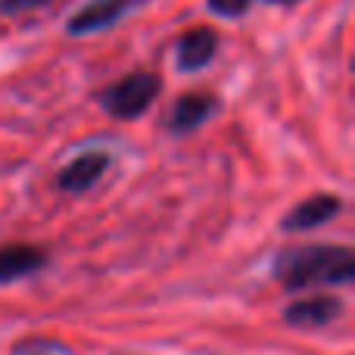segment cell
Listing matches in <instances>:
<instances>
[{
	"instance_id": "1",
	"label": "cell",
	"mask_w": 355,
	"mask_h": 355,
	"mask_svg": "<svg viewBox=\"0 0 355 355\" xmlns=\"http://www.w3.org/2000/svg\"><path fill=\"white\" fill-rule=\"evenodd\" d=\"M271 275L284 290L337 287V284H349L355 277V256L349 246L340 243L287 246L277 252Z\"/></svg>"
},
{
	"instance_id": "2",
	"label": "cell",
	"mask_w": 355,
	"mask_h": 355,
	"mask_svg": "<svg viewBox=\"0 0 355 355\" xmlns=\"http://www.w3.org/2000/svg\"><path fill=\"white\" fill-rule=\"evenodd\" d=\"M162 91L159 75L153 72H131L112 87L100 94V103L112 119H141L156 103Z\"/></svg>"
},
{
	"instance_id": "3",
	"label": "cell",
	"mask_w": 355,
	"mask_h": 355,
	"mask_svg": "<svg viewBox=\"0 0 355 355\" xmlns=\"http://www.w3.org/2000/svg\"><path fill=\"white\" fill-rule=\"evenodd\" d=\"M178 53V69L181 72H200L218 53V31L209 25H193L190 31H184L175 44Z\"/></svg>"
},
{
	"instance_id": "4",
	"label": "cell",
	"mask_w": 355,
	"mask_h": 355,
	"mask_svg": "<svg viewBox=\"0 0 355 355\" xmlns=\"http://www.w3.org/2000/svg\"><path fill=\"white\" fill-rule=\"evenodd\" d=\"M110 162H112L110 153H103V150H91V153L75 156L66 168L56 172V187L62 193H85V190H91L106 175Z\"/></svg>"
},
{
	"instance_id": "5",
	"label": "cell",
	"mask_w": 355,
	"mask_h": 355,
	"mask_svg": "<svg viewBox=\"0 0 355 355\" xmlns=\"http://www.w3.org/2000/svg\"><path fill=\"white\" fill-rule=\"evenodd\" d=\"M343 212V200L337 193H315L309 200H302L300 206H293L287 215H284L281 227L290 234H300V231H312V227L324 225V221L337 218Z\"/></svg>"
},
{
	"instance_id": "6",
	"label": "cell",
	"mask_w": 355,
	"mask_h": 355,
	"mask_svg": "<svg viewBox=\"0 0 355 355\" xmlns=\"http://www.w3.org/2000/svg\"><path fill=\"white\" fill-rule=\"evenodd\" d=\"M340 315H343V302H340L337 296H327V293L309 296V300H296L284 309V321H287L290 327H309V331L331 324V321H337Z\"/></svg>"
},
{
	"instance_id": "7",
	"label": "cell",
	"mask_w": 355,
	"mask_h": 355,
	"mask_svg": "<svg viewBox=\"0 0 355 355\" xmlns=\"http://www.w3.org/2000/svg\"><path fill=\"white\" fill-rule=\"evenodd\" d=\"M131 6H135V0H91L85 10H78L69 19L66 31L72 37L91 35V31H103V28H110V25H116Z\"/></svg>"
},
{
	"instance_id": "8",
	"label": "cell",
	"mask_w": 355,
	"mask_h": 355,
	"mask_svg": "<svg viewBox=\"0 0 355 355\" xmlns=\"http://www.w3.org/2000/svg\"><path fill=\"white\" fill-rule=\"evenodd\" d=\"M44 265H47V252L41 246H31V243L0 246V284H12L28 275H37Z\"/></svg>"
},
{
	"instance_id": "9",
	"label": "cell",
	"mask_w": 355,
	"mask_h": 355,
	"mask_svg": "<svg viewBox=\"0 0 355 355\" xmlns=\"http://www.w3.org/2000/svg\"><path fill=\"white\" fill-rule=\"evenodd\" d=\"M212 112H215V97L212 94H200V91L184 94V97H178L175 106H172L168 128H172V135H190V131L200 128Z\"/></svg>"
},
{
	"instance_id": "10",
	"label": "cell",
	"mask_w": 355,
	"mask_h": 355,
	"mask_svg": "<svg viewBox=\"0 0 355 355\" xmlns=\"http://www.w3.org/2000/svg\"><path fill=\"white\" fill-rule=\"evenodd\" d=\"M206 6L212 12H218V16L234 19V16H243V12L252 6V0H206Z\"/></svg>"
},
{
	"instance_id": "11",
	"label": "cell",
	"mask_w": 355,
	"mask_h": 355,
	"mask_svg": "<svg viewBox=\"0 0 355 355\" xmlns=\"http://www.w3.org/2000/svg\"><path fill=\"white\" fill-rule=\"evenodd\" d=\"M53 3V0H0V12L3 16H16V12H31L41 10V6Z\"/></svg>"
},
{
	"instance_id": "12",
	"label": "cell",
	"mask_w": 355,
	"mask_h": 355,
	"mask_svg": "<svg viewBox=\"0 0 355 355\" xmlns=\"http://www.w3.org/2000/svg\"><path fill=\"white\" fill-rule=\"evenodd\" d=\"M268 3H284L287 6V3H296V0H268Z\"/></svg>"
}]
</instances>
